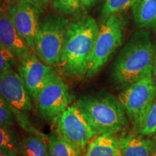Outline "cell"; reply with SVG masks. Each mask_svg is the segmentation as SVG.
Listing matches in <instances>:
<instances>
[{"label":"cell","instance_id":"obj_1","mask_svg":"<svg viewBox=\"0 0 156 156\" xmlns=\"http://www.w3.org/2000/svg\"><path fill=\"white\" fill-rule=\"evenodd\" d=\"M98 28L95 20L89 15L69 22L57 66L64 75L77 80L85 78Z\"/></svg>","mask_w":156,"mask_h":156},{"label":"cell","instance_id":"obj_2","mask_svg":"<svg viewBox=\"0 0 156 156\" xmlns=\"http://www.w3.org/2000/svg\"><path fill=\"white\" fill-rule=\"evenodd\" d=\"M155 48L149 30L136 31L120 51L111 73L114 87L123 90L153 69Z\"/></svg>","mask_w":156,"mask_h":156},{"label":"cell","instance_id":"obj_3","mask_svg":"<svg viewBox=\"0 0 156 156\" xmlns=\"http://www.w3.org/2000/svg\"><path fill=\"white\" fill-rule=\"evenodd\" d=\"M75 104L80 109L97 133H121L129 126V120L118 98L106 91L84 94Z\"/></svg>","mask_w":156,"mask_h":156},{"label":"cell","instance_id":"obj_4","mask_svg":"<svg viewBox=\"0 0 156 156\" xmlns=\"http://www.w3.org/2000/svg\"><path fill=\"white\" fill-rule=\"evenodd\" d=\"M0 96L9 106L17 124L24 131L48 141V136L37 129L30 121L29 114L32 109V98L18 72L15 69L0 73Z\"/></svg>","mask_w":156,"mask_h":156},{"label":"cell","instance_id":"obj_5","mask_svg":"<svg viewBox=\"0 0 156 156\" xmlns=\"http://www.w3.org/2000/svg\"><path fill=\"white\" fill-rule=\"evenodd\" d=\"M126 25L122 13L103 17L98 32L85 78H91L100 72L115 51L122 45Z\"/></svg>","mask_w":156,"mask_h":156},{"label":"cell","instance_id":"obj_6","mask_svg":"<svg viewBox=\"0 0 156 156\" xmlns=\"http://www.w3.org/2000/svg\"><path fill=\"white\" fill-rule=\"evenodd\" d=\"M69 23L59 13L46 15L39 23L35 54L48 65L57 67L59 64Z\"/></svg>","mask_w":156,"mask_h":156},{"label":"cell","instance_id":"obj_7","mask_svg":"<svg viewBox=\"0 0 156 156\" xmlns=\"http://www.w3.org/2000/svg\"><path fill=\"white\" fill-rule=\"evenodd\" d=\"M52 123L55 133L82 153L89 142L98 134L75 103L70 105Z\"/></svg>","mask_w":156,"mask_h":156},{"label":"cell","instance_id":"obj_8","mask_svg":"<svg viewBox=\"0 0 156 156\" xmlns=\"http://www.w3.org/2000/svg\"><path fill=\"white\" fill-rule=\"evenodd\" d=\"M74 98L69 86L54 71L35 103L42 118L46 122H53L72 104Z\"/></svg>","mask_w":156,"mask_h":156},{"label":"cell","instance_id":"obj_9","mask_svg":"<svg viewBox=\"0 0 156 156\" xmlns=\"http://www.w3.org/2000/svg\"><path fill=\"white\" fill-rule=\"evenodd\" d=\"M156 78L153 72L122 90L118 99L131 124H134L156 97Z\"/></svg>","mask_w":156,"mask_h":156},{"label":"cell","instance_id":"obj_10","mask_svg":"<svg viewBox=\"0 0 156 156\" xmlns=\"http://www.w3.org/2000/svg\"><path fill=\"white\" fill-rule=\"evenodd\" d=\"M17 30L35 53L41 7L26 0H17L7 6Z\"/></svg>","mask_w":156,"mask_h":156},{"label":"cell","instance_id":"obj_11","mask_svg":"<svg viewBox=\"0 0 156 156\" xmlns=\"http://www.w3.org/2000/svg\"><path fill=\"white\" fill-rule=\"evenodd\" d=\"M17 71L34 102L54 73V70L43 63L34 52L18 63Z\"/></svg>","mask_w":156,"mask_h":156},{"label":"cell","instance_id":"obj_12","mask_svg":"<svg viewBox=\"0 0 156 156\" xmlns=\"http://www.w3.org/2000/svg\"><path fill=\"white\" fill-rule=\"evenodd\" d=\"M0 43L7 48L20 63L33 51L22 38L7 9L0 7Z\"/></svg>","mask_w":156,"mask_h":156},{"label":"cell","instance_id":"obj_13","mask_svg":"<svg viewBox=\"0 0 156 156\" xmlns=\"http://www.w3.org/2000/svg\"><path fill=\"white\" fill-rule=\"evenodd\" d=\"M121 156H151L155 139L124 130L119 137Z\"/></svg>","mask_w":156,"mask_h":156},{"label":"cell","instance_id":"obj_14","mask_svg":"<svg viewBox=\"0 0 156 156\" xmlns=\"http://www.w3.org/2000/svg\"><path fill=\"white\" fill-rule=\"evenodd\" d=\"M83 156H121L119 137L114 134H98L87 144Z\"/></svg>","mask_w":156,"mask_h":156},{"label":"cell","instance_id":"obj_15","mask_svg":"<svg viewBox=\"0 0 156 156\" xmlns=\"http://www.w3.org/2000/svg\"><path fill=\"white\" fill-rule=\"evenodd\" d=\"M132 10L137 28L156 32V0H136Z\"/></svg>","mask_w":156,"mask_h":156},{"label":"cell","instance_id":"obj_16","mask_svg":"<svg viewBox=\"0 0 156 156\" xmlns=\"http://www.w3.org/2000/svg\"><path fill=\"white\" fill-rule=\"evenodd\" d=\"M19 153L20 156H50L48 141L28 134L20 141Z\"/></svg>","mask_w":156,"mask_h":156},{"label":"cell","instance_id":"obj_17","mask_svg":"<svg viewBox=\"0 0 156 156\" xmlns=\"http://www.w3.org/2000/svg\"><path fill=\"white\" fill-rule=\"evenodd\" d=\"M132 130L144 136L156 132V97L139 119L132 124Z\"/></svg>","mask_w":156,"mask_h":156},{"label":"cell","instance_id":"obj_18","mask_svg":"<svg viewBox=\"0 0 156 156\" xmlns=\"http://www.w3.org/2000/svg\"><path fill=\"white\" fill-rule=\"evenodd\" d=\"M20 141L12 126L0 124V155L20 156Z\"/></svg>","mask_w":156,"mask_h":156},{"label":"cell","instance_id":"obj_19","mask_svg":"<svg viewBox=\"0 0 156 156\" xmlns=\"http://www.w3.org/2000/svg\"><path fill=\"white\" fill-rule=\"evenodd\" d=\"M50 156H81L83 153L56 133L48 136Z\"/></svg>","mask_w":156,"mask_h":156},{"label":"cell","instance_id":"obj_20","mask_svg":"<svg viewBox=\"0 0 156 156\" xmlns=\"http://www.w3.org/2000/svg\"><path fill=\"white\" fill-rule=\"evenodd\" d=\"M136 2V0H105L101 9L103 18L116 13H122L132 7Z\"/></svg>","mask_w":156,"mask_h":156},{"label":"cell","instance_id":"obj_21","mask_svg":"<svg viewBox=\"0 0 156 156\" xmlns=\"http://www.w3.org/2000/svg\"><path fill=\"white\" fill-rule=\"evenodd\" d=\"M52 5L62 15H75L81 8L80 0H52Z\"/></svg>","mask_w":156,"mask_h":156},{"label":"cell","instance_id":"obj_22","mask_svg":"<svg viewBox=\"0 0 156 156\" xmlns=\"http://www.w3.org/2000/svg\"><path fill=\"white\" fill-rule=\"evenodd\" d=\"M18 62L11 51L0 43V73L17 67Z\"/></svg>","mask_w":156,"mask_h":156},{"label":"cell","instance_id":"obj_23","mask_svg":"<svg viewBox=\"0 0 156 156\" xmlns=\"http://www.w3.org/2000/svg\"><path fill=\"white\" fill-rule=\"evenodd\" d=\"M16 124L17 121L10 108L0 96V124L14 127Z\"/></svg>","mask_w":156,"mask_h":156},{"label":"cell","instance_id":"obj_24","mask_svg":"<svg viewBox=\"0 0 156 156\" xmlns=\"http://www.w3.org/2000/svg\"><path fill=\"white\" fill-rule=\"evenodd\" d=\"M98 0H80V7L83 10L90 8L92 6L95 4Z\"/></svg>","mask_w":156,"mask_h":156},{"label":"cell","instance_id":"obj_25","mask_svg":"<svg viewBox=\"0 0 156 156\" xmlns=\"http://www.w3.org/2000/svg\"><path fill=\"white\" fill-rule=\"evenodd\" d=\"M26 1L30 2L31 3H34L35 5L39 6V7H42L43 5H45L47 4L50 0H26Z\"/></svg>","mask_w":156,"mask_h":156},{"label":"cell","instance_id":"obj_26","mask_svg":"<svg viewBox=\"0 0 156 156\" xmlns=\"http://www.w3.org/2000/svg\"><path fill=\"white\" fill-rule=\"evenodd\" d=\"M153 73L154 77L156 78V51L155 53V58H154V63H153Z\"/></svg>","mask_w":156,"mask_h":156},{"label":"cell","instance_id":"obj_27","mask_svg":"<svg viewBox=\"0 0 156 156\" xmlns=\"http://www.w3.org/2000/svg\"><path fill=\"white\" fill-rule=\"evenodd\" d=\"M155 146H154L153 153H152L151 156H156V136H155Z\"/></svg>","mask_w":156,"mask_h":156},{"label":"cell","instance_id":"obj_28","mask_svg":"<svg viewBox=\"0 0 156 156\" xmlns=\"http://www.w3.org/2000/svg\"><path fill=\"white\" fill-rule=\"evenodd\" d=\"M0 156H2V155H0Z\"/></svg>","mask_w":156,"mask_h":156}]
</instances>
